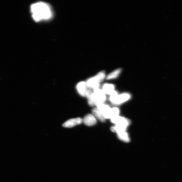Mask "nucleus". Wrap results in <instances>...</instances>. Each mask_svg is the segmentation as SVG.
<instances>
[{
  "instance_id": "f257e3e1",
  "label": "nucleus",
  "mask_w": 182,
  "mask_h": 182,
  "mask_svg": "<svg viewBox=\"0 0 182 182\" xmlns=\"http://www.w3.org/2000/svg\"><path fill=\"white\" fill-rule=\"evenodd\" d=\"M31 11L33 19L36 21L51 18L52 11L49 6L43 2H38L31 6Z\"/></svg>"
},
{
  "instance_id": "f03ea898",
  "label": "nucleus",
  "mask_w": 182,
  "mask_h": 182,
  "mask_svg": "<svg viewBox=\"0 0 182 182\" xmlns=\"http://www.w3.org/2000/svg\"><path fill=\"white\" fill-rule=\"evenodd\" d=\"M106 97L103 91L99 88L93 90V92L90 99L88 100V103L93 107L99 103H104Z\"/></svg>"
},
{
  "instance_id": "7ed1b4c3",
  "label": "nucleus",
  "mask_w": 182,
  "mask_h": 182,
  "mask_svg": "<svg viewBox=\"0 0 182 182\" xmlns=\"http://www.w3.org/2000/svg\"><path fill=\"white\" fill-rule=\"evenodd\" d=\"M111 119V121L113 124L128 127L131 124L130 120L124 117L119 116L113 117Z\"/></svg>"
},
{
  "instance_id": "20e7f679",
  "label": "nucleus",
  "mask_w": 182,
  "mask_h": 182,
  "mask_svg": "<svg viewBox=\"0 0 182 182\" xmlns=\"http://www.w3.org/2000/svg\"><path fill=\"white\" fill-rule=\"evenodd\" d=\"M131 96L130 94L128 93H125L119 95L114 101L113 104L118 105L122 104L127 101L130 99Z\"/></svg>"
},
{
  "instance_id": "39448f33",
  "label": "nucleus",
  "mask_w": 182,
  "mask_h": 182,
  "mask_svg": "<svg viewBox=\"0 0 182 182\" xmlns=\"http://www.w3.org/2000/svg\"><path fill=\"white\" fill-rule=\"evenodd\" d=\"M83 122V119L80 118L72 119L67 120L63 123V127L70 128L80 125Z\"/></svg>"
},
{
  "instance_id": "423d86ee",
  "label": "nucleus",
  "mask_w": 182,
  "mask_h": 182,
  "mask_svg": "<svg viewBox=\"0 0 182 182\" xmlns=\"http://www.w3.org/2000/svg\"><path fill=\"white\" fill-rule=\"evenodd\" d=\"M88 89L86 82H80L78 83L76 86V89L79 94L83 97H86Z\"/></svg>"
},
{
  "instance_id": "0eeeda50",
  "label": "nucleus",
  "mask_w": 182,
  "mask_h": 182,
  "mask_svg": "<svg viewBox=\"0 0 182 182\" xmlns=\"http://www.w3.org/2000/svg\"><path fill=\"white\" fill-rule=\"evenodd\" d=\"M88 88L92 89H95L99 88V83L96 76L88 79L86 82Z\"/></svg>"
},
{
  "instance_id": "6e6552de",
  "label": "nucleus",
  "mask_w": 182,
  "mask_h": 182,
  "mask_svg": "<svg viewBox=\"0 0 182 182\" xmlns=\"http://www.w3.org/2000/svg\"><path fill=\"white\" fill-rule=\"evenodd\" d=\"M83 120L84 124L88 126L95 125L97 122L96 117L92 114H87L84 117Z\"/></svg>"
},
{
  "instance_id": "1a4fd4ad",
  "label": "nucleus",
  "mask_w": 182,
  "mask_h": 182,
  "mask_svg": "<svg viewBox=\"0 0 182 182\" xmlns=\"http://www.w3.org/2000/svg\"><path fill=\"white\" fill-rule=\"evenodd\" d=\"M102 90L105 95H110L115 91V86L113 84L106 83L102 86Z\"/></svg>"
},
{
  "instance_id": "9d476101",
  "label": "nucleus",
  "mask_w": 182,
  "mask_h": 182,
  "mask_svg": "<svg viewBox=\"0 0 182 182\" xmlns=\"http://www.w3.org/2000/svg\"><path fill=\"white\" fill-rule=\"evenodd\" d=\"M93 115L102 122H104L106 119L102 111L97 108H94L92 111Z\"/></svg>"
},
{
  "instance_id": "9b49d317",
  "label": "nucleus",
  "mask_w": 182,
  "mask_h": 182,
  "mask_svg": "<svg viewBox=\"0 0 182 182\" xmlns=\"http://www.w3.org/2000/svg\"><path fill=\"white\" fill-rule=\"evenodd\" d=\"M127 127L125 126L119 125H115L112 126L111 128V130L113 132H115L117 134L121 132L126 131Z\"/></svg>"
},
{
  "instance_id": "f8f14e48",
  "label": "nucleus",
  "mask_w": 182,
  "mask_h": 182,
  "mask_svg": "<svg viewBox=\"0 0 182 182\" xmlns=\"http://www.w3.org/2000/svg\"><path fill=\"white\" fill-rule=\"evenodd\" d=\"M117 137L119 139L125 142L130 141V139L128 133L126 131L121 132L117 134Z\"/></svg>"
},
{
  "instance_id": "ddd939ff",
  "label": "nucleus",
  "mask_w": 182,
  "mask_h": 182,
  "mask_svg": "<svg viewBox=\"0 0 182 182\" xmlns=\"http://www.w3.org/2000/svg\"><path fill=\"white\" fill-rule=\"evenodd\" d=\"M122 71V70L120 69H117L109 74L106 77L107 80H111L117 78L119 76Z\"/></svg>"
},
{
  "instance_id": "4468645a",
  "label": "nucleus",
  "mask_w": 182,
  "mask_h": 182,
  "mask_svg": "<svg viewBox=\"0 0 182 182\" xmlns=\"http://www.w3.org/2000/svg\"><path fill=\"white\" fill-rule=\"evenodd\" d=\"M119 113L120 110L119 108L114 107L111 108L110 112V119L119 116Z\"/></svg>"
},
{
  "instance_id": "2eb2a0df",
  "label": "nucleus",
  "mask_w": 182,
  "mask_h": 182,
  "mask_svg": "<svg viewBox=\"0 0 182 182\" xmlns=\"http://www.w3.org/2000/svg\"><path fill=\"white\" fill-rule=\"evenodd\" d=\"M98 79L99 83H101L104 81L105 78V73L104 71L100 72L98 74L95 76Z\"/></svg>"
}]
</instances>
